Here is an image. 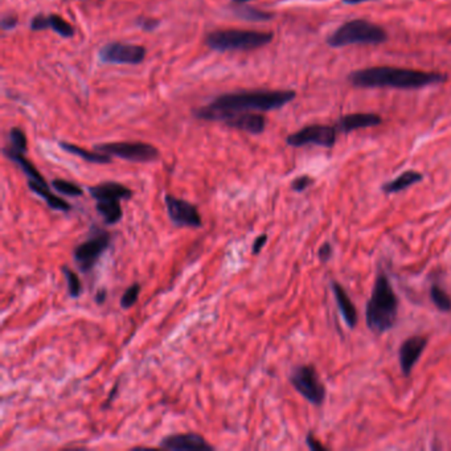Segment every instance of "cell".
I'll return each instance as SVG.
<instances>
[{
  "label": "cell",
  "mask_w": 451,
  "mask_h": 451,
  "mask_svg": "<svg viewBox=\"0 0 451 451\" xmlns=\"http://www.w3.org/2000/svg\"><path fill=\"white\" fill-rule=\"evenodd\" d=\"M294 90H239L221 94L205 106L198 107L193 114L204 120L224 122L242 113H264L278 110L295 98Z\"/></svg>",
  "instance_id": "cell-1"
},
{
  "label": "cell",
  "mask_w": 451,
  "mask_h": 451,
  "mask_svg": "<svg viewBox=\"0 0 451 451\" xmlns=\"http://www.w3.org/2000/svg\"><path fill=\"white\" fill-rule=\"evenodd\" d=\"M348 81L356 88H395V89H421L446 81V76L436 72H422L416 69L393 67H372L355 70Z\"/></svg>",
  "instance_id": "cell-2"
},
{
  "label": "cell",
  "mask_w": 451,
  "mask_h": 451,
  "mask_svg": "<svg viewBox=\"0 0 451 451\" xmlns=\"http://www.w3.org/2000/svg\"><path fill=\"white\" fill-rule=\"evenodd\" d=\"M397 311V295L388 276L381 271L374 279L371 299L365 310L368 329L376 335L389 331L396 324Z\"/></svg>",
  "instance_id": "cell-3"
},
{
  "label": "cell",
  "mask_w": 451,
  "mask_h": 451,
  "mask_svg": "<svg viewBox=\"0 0 451 451\" xmlns=\"http://www.w3.org/2000/svg\"><path fill=\"white\" fill-rule=\"evenodd\" d=\"M271 32H258L248 29H223L207 35L205 44L216 52L254 51L273 40Z\"/></svg>",
  "instance_id": "cell-4"
},
{
  "label": "cell",
  "mask_w": 451,
  "mask_h": 451,
  "mask_svg": "<svg viewBox=\"0 0 451 451\" xmlns=\"http://www.w3.org/2000/svg\"><path fill=\"white\" fill-rule=\"evenodd\" d=\"M386 40V32L383 27L368 20H349L338 28L327 39L330 47L342 48L354 44L379 45Z\"/></svg>",
  "instance_id": "cell-5"
},
{
  "label": "cell",
  "mask_w": 451,
  "mask_h": 451,
  "mask_svg": "<svg viewBox=\"0 0 451 451\" xmlns=\"http://www.w3.org/2000/svg\"><path fill=\"white\" fill-rule=\"evenodd\" d=\"M111 242V236L107 230L100 228L93 229L89 239L81 242L73 252V258L82 273H89L101 255L106 252Z\"/></svg>",
  "instance_id": "cell-6"
},
{
  "label": "cell",
  "mask_w": 451,
  "mask_h": 451,
  "mask_svg": "<svg viewBox=\"0 0 451 451\" xmlns=\"http://www.w3.org/2000/svg\"><path fill=\"white\" fill-rule=\"evenodd\" d=\"M290 383L294 389L315 406L323 405L326 399V388L319 379L314 365H299L292 370Z\"/></svg>",
  "instance_id": "cell-7"
},
{
  "label": "cell",
  "mask_w": 451,
  "mask_h": 451,
  "mask_svg": "<svg viewBox=\"0 0 451 451\" xmlns=\"http://www.w3.org/2000/svg\"><path fill=\"white\" fill-rule=\"evenodd\" d=\"M94 150L107 154L110 157H117L120 159L135 161V163H148L159 158V150L152 145L143 143V142L100 143L94 146Z\"/></svg>",
  "instance_id": "cell-8"
},
{
  "label": "cell",
  "mask_w": 451,
  "mask_h": 451,
  "mask_svg": "<svg viewBox=\"0 0 451 451\" xmlns=\"http://www.w3.org/2000/svg\"><path fill=\"white\" fill-rule=\"evenodd\" d=\"M100 58L107 64L138 65L146 58V48L129 42H109L100 49Z\"/></svg>",
  "instance_id": "cell-9"
},
{
  "label": "cell",
  "mask_w": 451,
  "mask_h": 451,
  "mask_svg": "<svg viewBox=\"0 0 451 451\" xmlns=\"http://www.w3.org/2000/svg\"><path fill=\"white\" fill-rule=\"evenodd\" d=\"M336 127L326 125H311L292 133L286 138V143L292 147H303L307 145L331 148L336 142Z\"/></svg>",
  "instance_id": "cell-10"
},
{
  "label": "cell",
  "mask_w": 451,
  "mask_h": 451,
  "mask_svg": "<svg viewBox=\"0 0 451 451\" xmlns=\"http://www.w3.org/2000/svg\"><path fill=\"white\" fill-rule=\"evenodd\" d=\"M166 207L170 220L173 221V226H188V228H200L203 226L201 216L196 208V205L191 204L189 201L183 199H177L173 195L166 196Z\"/></svg>",
  "instance_id": "cell-11"
},
{
  "label": "cell",
  "mask_w": 451,
  "mask_h": 451,
  "mask_svg": "<svg viewBox=\"0 0 451 451\" xmlns=\"http://www.w3.org/2000/svg\"><path fill=\"white\" fill-rule=\"evenodd\" d=\"M426 345H427L426 336L414 335V336L408 338L399 347V351H398L399 365H401V371L405 377L411 376V370L416 365V363L418 361V358H421Z\"/></svg>",
  "instance_id": "cell-12"
},
{
  "label": "cell",
  "mask_w": 451,
  "mask_h": 451,
  "mask_svg": "<svg viewBox=\"0 0 451 451\" xmlns=\"http://www.w3.org/2000/svg\"><path fill=\"white\" fill-rule=\"evenodd\" d=\"M160 448L167 450H214L212 445L196 433L167 436L160 441Z\"/></svg>",
  "instance_id": "cell-13"
},
{
  "label": "cell",
  "mask_w": 451,
  "mask_h": 451,
  "mask_svg": "<svg viewBox=\"0 0 451 451\" xmlns=\"http://www.w3.org/2000/svg\"><path fill=\"white\" fill-rule=\"evenodd\" d=\"M31 29L38 31H45V29H54L56 33H58L61 38L70 39L74 36V28L68 23L65 19H63L60 15L38 14L32 17L31 20Z\"/></svg>",
  "instance_id": "cell-14"
},
{
  "label": "cell",
  "mask_w": 451,
  "mask_h": 451,
  "mask_svg": "<svg viewBox=\"0 0 451 451\" xmlns=\"http://www.w3.org/2000/svg\"><path fill=\"white\" fill-rule=\"evenodd\" d=\"M89 193L95 201H122L130 200L133 191L117 182H105L97 186L89 187Z\"/></svg>",
  "instance_id": "cell-15"
},
{
  "label": "cell",
  "mask_w": 451,
  "mask_h": 451,
  "mask_svg": "<svg viewBox=\"0 0 451 451\" xmlns=\"http://www.w3.org/2000/svg\"><path fill=\"white\" fill-rule=\"evenodd\" d=\"M226 125L228 127L257 135L265 132L266 118L262 114L251 111V113H242L226 120Z\"/></svg>",
  "instance_id": "cell-16"
},
{
  "label": "cell",
  "mask_w": 451,
  "mask_h": 451,
  "mask_svg": "<svg viewBox=\"0 0 451 451\" xmlns=\"http://www.w3.org/2000/svg\"><path fill=\"white\" fill-rule=\"evenodd\" d=\"M381 117L372 113H355L342 117L338 122V130L343 133H351L358 129H367L381 125Z\"/></svg>",
  "instance_id": "cell-17"
},
{
  "label": "cell",
  "mask_w": 451,
  "mask_h": 451,
  "mask_svg": "<svg viewBox=\"0 0 451 451\" xmlns=\"http://www.w3.org/2000/svg\"><path fill=\"white\" fill-rule=\"evenodd\" d=\"M332 292H333L336 303L339 306V310L345 318V323L348 324L349 329H355L358 320V311H356V307L352 303L351 298L348 296V294L338 282H332Z\"/></svg>",
  "instance_id": "cell-18"
},
{
  "label": "cell",
  "mask_w": 451,
  "mask_h": 451,
  "mask_svg": "<svg viewBox=\"0 0 451 451\" xmlns=\"http://www.w3.org/2000/svg\"><path fill=\"white\" fill-rule=\"evenodd\" d=\"M3 154L8 158L10 160L15 161L20 168L22 171L26 173L28 176V180H32V182H36L39 184H42V186H48L45 179L41 176L40 173L36 170V167L29 161V160L24 157L23 152H17L13 150L11 147H6L3 150Z\"/></svg>",
  "instance_id": "cell-19"
},
{
  "label": "cell",
  "mask_w": 451,
  "mask_h": 451,
  "mask_svg": "<svg viewBox=\"0 0 451 451\" xmlns=\"http://www.w3.org/2000/svg\"><path fill=\"white\" fill-rule=\"evenodd\" d=\"M422 179H424L422 173L414 171V170H409V171L401 173L396 179L383 184L381 189L386 195L397 193V192H401V191L409 188L413 184H416V183H420Z\"/></svg>",
  "instance_id": "cell-20"
},
{
  "label": "cell",
  "mask_w": 451,
  "mask_h": 451,
  "mask_svg": "<svg viewBox=\"0 0 451 451\" xmlns=\"http://www.w3.org/2000/svg\"><path fill=\"white\" fill-rule=\"evenodd\" d=\"M28 187L32 192H35L36 195H39L40 198L45 200V203L49 205V208H52L54 211H61V212H69L72 211V205L65 201V200L60 199L57 198L56 195H54L49 189L48 186H42V184H39L36 182H32V180H28Z\"/></svg>",
  "instance_id": "cell-21"
},
{
  "label": "cell",
  "mask_w": 451,
  "mask_h": 451,
  "mask_svg": "<svg viewBox=\"0 0 451 451\" xmlns=\"http://www.w3.org/2000/svg\"><path fill=\"white\" fill-rule=\"evenodd\" d=\"M58 145L64 151H67L69 154H73V155L79 157L81 159L86 160L89 163H97V164H109V163H111V157L107 155V154H104V152L89 151V150H85L82 147L72 145V143H68V142H60Z\"/></svg>",
  "instance_id": "cell-22"
},
{
  "label": "cell",
  "mask_w": 451,
  "mask_h": 451,
  "mask_svg": "<svg viewBox=\"0 0 451 451\" xmlns=\"http://www.w3.org/2000/svg\"><path fill=\"white\" fill-rule=\"evenodd\" d=\"M95 209L104 217L107 226H114L122 219L120 201H97Z\"/></svg>",
  "instance_id": "cell-23"
},
{
  "label": "cell",
  "mask_w": 451,
  "mask_h": 451,
  "mask_svg": "<svg viewBox=\"0 0 451 451\" xmlns=\"http://www.w3.org/2000/svg\"><path fill=\"white\" fill-rule=\"evenodd\" d=\"M430 298L433 303L437 306L438 310L442 312H450L451 311V298L448 295L439 285H433L430 287Z\"/></svg>",
  "instance_id": "cell-24"
},
{
  "label": "cell",
  "mask_w": 451,
  "mask_h": 451,
  "mask_svg": "<svg viewBox=\"0 0 451 451\" xmlns=\"http://www.w3.org/2000/svg\"><path fill=\"white\" fill-rule=\"evenodd\" d=\"M52 187L57 192H60L65 196H70V198H79L84 195V189L79 184L68 182L64 179H54Z\"/></svg>",
  "instance_id": "cell-25"
},
{
  "label": "cell",
  "mask_w": 451,
  "mask_h": 451,
  "mask_svg": "<svg viewBox=\"0 0 451 451\" xmlns=\"http://www.w3.org/2000/svg\"><path fill=\"white\" fill-rule=\"evenodd\" d=\"M63 273L65 276V279L68 282V290H69V295L73 298H79L82 292V285H81L80 278L79 276L68 266H63Z\"/></svg>",
  "instance_id": "cell-26"
},
{
  "label": "cell",
  "mask_w": 451,
  "mask_h": 451,
  "mask_svg": "<svg viewBox=\"0 0 451 451\" xmlns=\"http://www.w3.org/2000/svg\"><path fill=\"white\" fill-rule=\"evenodd\" d=\"M236 15H239V17L245 19V20H252V22H260V20H269L273 19L274 15L266 11H261L253 7H241L237 10Z\"/></svg>",
  "instance_id": "cell-27"
},
{
  "label": "cell",
  "mask_w": 451,
  "mask_h": 451,
  "mask_svg": "<svg viewBox=\"0 0 451 451\" xmlns=\"http://www.w3.org/2000/svg\"><path fill=\"white\" fill-rule=\"evenodd\" d=\"M10 142H11V148L17 151V152H26L27 151V136H26V133L19 129V127H14L10 130Z\"/></svg>",
  "instance_id": "cell-28"
},
{
  "label": "cell",
  "mask_w": 451,
  "mask_h": 451,
  "mask_svg": "<svg viewBox=\"0 0 451 451\" xmlns=\"http://www.w3.org/2000/svg\"><path fill=\"white\" fill-rule=\"evenodd\" d=\"M139 292H141V285L139 283L132 285L126 292H123V295L120 298V307L122 308L133 307L139 298Z\"/></svg>",
  "instance_id": "cell-29"
},
{
  "label": "cell",
  "mask_w": 451,
  "mask_h": 451,
  "mask_svg": "<svg viewBox=\"0 0 451 451\" xmlns=\"http://www.w3.org/2000/svg\"><path fill=\"white\" fill-rule=\"evenodd\" d=\"M314 183V179L310 177L308 175H302L296 179H294L292 183V191L295 192H303L308 187Z\"/></svg>",
  "instance_id": "cell-30"
},
{
  "label": "cell",
  "mask_w": 451,
  "mask_h": 451,
  "mask_svg": "<svg viewBox=\"0 0 451 451\" xmlns=\"http://www.w3.org/2000/svg\"><path fill=\"white\" fill-rule=\"evenodd\" d=\"M136 24H138L139 27L142 28L143 31L151 32V31H154L155 28L159 26V20H157V19H151V17H139V19L136 20Z\"/></svg>",
  "instance_id": "cell-31"
},
{
  "label": "cell",
  "mask_w": 451,
  "mask_h": 451,
  "mask_svg": "<svg viewBox=\"0 0 451 451\" xmlns=\"http://www.w3.org/2000/svg\"><path fill=\"white\" fill-rule=\"evenodd\" d=\"M306 443H307V446L311 449L312 451H317V450H320V451H327L329 449L324 446V445H322L320 442H319L318 439L315 438V436H314V433L312 432H310L308 434H307V437H306Z\"/></svg>",
  "instance_id": "cell-32"
},
{
  "label": "cell",
  "mask_w": 451,
  "mask_h": 451,
  "mask_svg": "<svg viewBox=\"0 0 451 451\" xmlns=\"http://www.w3.org/2000/svg\"><path fill=\"white\" fill-rule=\"evenodd\" d=\"M332 246L330 242H324L319 249L318 257L322 262H329L332 257Z\"/></svg>",
  "instance_id": "cell-33"
},
{
  "label": "cell",
  "mask_w": 451,
  "mask_h": 451,
  "mask_svg": "<svg viewBox=\"0 0 451 451\" xmlns=\"http://www.w3.org/2000/svg\"><path fill=\"white\" fill-rule=\"evenodd\" d=\"M17 17L15 15H6L3 16L1 19V28L4 31H10V29H14L16 26H17Z\"/></svg>",
  "instance_id": "cell-34"
},
{
  "label": "cell",
  "mask_w": 451,
  "mask_h": 451,
  "mask_svg": "<svg viewBox=\"0 0 451 451\" xmlns=\"http://www.w3.org/2000/svg\"><path fill=\"white\" fill-rule=\"evenodd\" d=\"M266 241H267V236L266 235H261V236H258L257 239H254L252 246L253 254H258V253L261 252V249L264 248Z\"/></svg>",
  "instance_id": "cell-35"
},
{
  "label": "cell",
  "mask_w": 451,
  "mask_h": 451,
  "mask_svg": "<svg viewBox=\"0 0 451 451\" xmlns=\"http://www.w3.org/2000/svg\"><path fill=\"white\" fill-rule=\"evenodd\" d=\"M107 298V292L105 289H101V290H98V292L95 294V298H94V301L98 303V305H102L105 301H106Z\"/></svg>",
  "instance_id": "cell-36"
},
{
  "label": "cell",
  "mask_w": 451,
  "mask_h": 451,
  "mask_svg": "<svg viewBox=\"0 0 451 451\" xmlns=\"http://www.w3.org/2000/svg\"><path fill=\"white\" fill-rule=\"evenodd\" d=\"M345 4H358V3H363V1H370V0H343Z\"/></svg>",
  "instance_id": "cell-37"
},
{
  "label": "cell",
  "mask_w": 451,
  "mask_h": 451,
  "mask_svg": "<svg viewBox=\"0 0 451 451\" xmlns=\"http://www.w3.org/2000/svg\"><path fill=\"white\" fill-rule=\"evenodd\" d=\"M233 3H236V4H244V3H246V1H249V0H232Z\"/></svg>",
  "instance_id": "cell-38"
}]
</instances>
